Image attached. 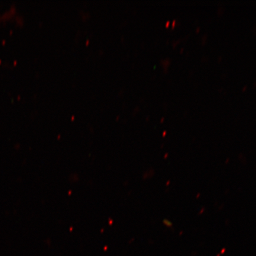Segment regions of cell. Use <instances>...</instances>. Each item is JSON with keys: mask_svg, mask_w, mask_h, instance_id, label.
Listing matches in <instances>:
<instances>
[{"mask_svg": "<svg viewBox=\"0 0 256 256\" xmlns=\"http://www.w3.org/2000/svg\"><path fill=\"white\" fill-rule=\"evenodd\" d=\"M184 49L183 48H182L181 50H180V52H182V51H183Z\"/></svg>", "mask_w": 256, "mask_h": 256, "instance_id": "obj_5", "label": "cell"}, {"mask_svg": "<svg viewBox=\"0 0 256 256\" xmlns=\"http://www.w3.org/2000/svg\"><path fill=\"white\" fill-rule=\"evenodd\" d=\"M170 24V21H168L167 22H166V27H168L169 24Z\"/></svg>", "mask_w": 256, "mask_h": 256, "instance_id": "obj_2", "label": "cell"}, {"mask_svg": "<svg viewBox=\"0 0 256 256\" xmlns=\"http://www.w3.org/2000/svg\"><path fill=\"white\" fill-rule=\"evenodd\" d=\"M176 20H174V21H172V28H174V26L176 25Z\"/></svg>", "mask_w": 256, "mask_h": 256, "instance_id": "obj_1", "label": "cell"}, {"mask_svg": "<svg viewBox=\"0 0 256 256\" xmlns=\"http://www.w3.org/2000/svg\"><path fill=\"white\" fill-rule=\"evenodd\" d=\"M200 30V27H198L197 28H196V32H198Z\"/></svg>", "mask_w": 256, "mask_h": 256, "instance_id": "obj_4", "label": "cell"}, {"mask_svg": "<svg viewBox=\"0 0 256 256\" xmlns=\"http://www.w3.org/2000/svg\"><path fill=\"white\" fill-rule=\"evenodd\" d=\"M246 88H248V86H244V88H243L242 90L244 91Z\"/></svg>", "mask_w": 256, "mask_h": 256, "instance_id": "obj_3", "label": "cell"}]
</instances>
